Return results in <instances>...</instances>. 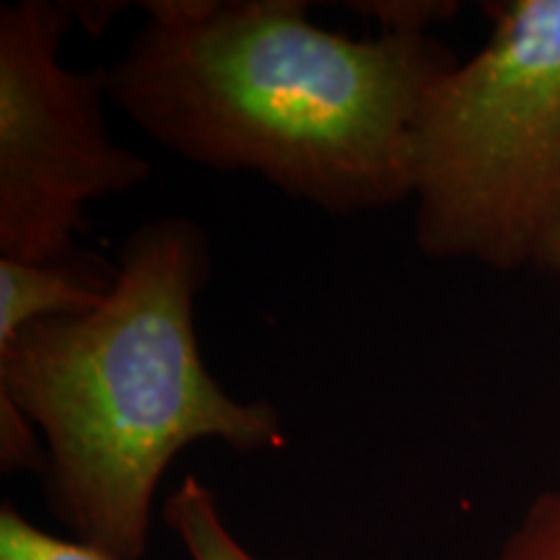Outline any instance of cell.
Here are the masks:
<instances>
[{"mask_svg":"<svg viewBox=\"0 0 560 560\" xmlns=\"http://www.w3.org/2000/svg\"><path fill=\"white\" fill-rule=\"evenodd\" d=\"M107 73L145 138L350 219L410 200L420 109L457 58L423 30L348 37L304 0H151Z\"/></svg>","mask_w":560,"mask_h":560,"instance_id":"6da1fadb","label":"cell"},{"mask_svg":"<svg viewBox=\"0 0 560 560\" xmlns=\"http://www.w3.org/2000/svg\"><path fill=\"white\" fill-rule=\"evenodd\" d=\"M210 240L187 215L138 226L96 310L39 319L0 348V395L45 441V490L75 540L117 560L149 550L153 501L179 452L285 446L270 400H236L202 359L195 304Z\"/></svg>","mask_w":560,"mask_h":560,"instance_id":"7a4b0ae2","label":"cell"},{"mask_svg":"<svg viewBox=\"0 0 560 560\" xmlns=\"http://www.w3.org/2000/svg\"><path fill=\"white\" fill-rule=\"evenodd\" d=\"M486 13L488 39L420 109L412 236L436 262L545 270L560 242V0Z\"/></svg>","mask_w":560,"mask_h":560,"instance_id":"3957f363","label":"cell"},{"mask_svg":"<svg viewBox=\"0 0 560 560\" xmlns=\"http://www.w3.org/2000/svg\"><path fill=\"white\" fill-rule=\"evenodd\" d=\"M79 16L68 0L0 9V257L68 262L91 202L151 179V161L109 136L104 68L60 58Z\"/></svg>","mask_w":560,"mask_h":560,"instance_id":"277c9868","label":"cell"},{"mask_svg":"<svg viewBox=\"0 0 560 560\" xmlns=\"http://www.w3.org/2000/svg\"><path fill=\"white\" fill-rule=\"evenodd\" d=\"M112 276H89L70 262L37 265L0 257V348L39 319L96 310L107 299Z\"/></svg>","mask_w":560,"mask_h":560,"instance_id":"5b68a950","label":"cell"},{"mask_svg":"<svg viewBox=\"0 0 560 560\" xmlns=\"http://www.w3.org/2000/svg\"><path fill=\"white\" fill-rule=\"evenodd\" d=\"M161 520L190 560H257L231 535L213 490L198 475H185L166 495Z\"/></svg>","mask_w":560,"mask_h":560,"instance_id":"8992f818","label":"cell"},{"mask_svg":"<svg viewBox=\"0 0 560 560\" xmlns=\"http://www.w3.org/2000/svg\"><path fill=\"white\" fill-rule=\"evenodd\" d=\"M0 560H117L83 540H62L19 514L16 506L0 509Z\"/></svg>","mask_w":560,"mask_h":560,"instance_id":"52a82bcc","label":"cell"},{"mask_svg":"<svg viewBox=\"0 0 560 560\" xmlns=\"http://www.w3.org/2000/svg\"><path fill=\"white\" fill-rule=\"evenodd\" d=\"M495 560H560V488L545 490L524 509Z\"/></svg>","mask_w":560,"mask_h":560,"instance_id":"ba28073f","label":"cell"},{"mask_svg":"<svg viewBox=\"0 0 560 560\" xmlns=\"http://www.w3.org/2000/svg\"><path fill=\"white\" fill-rule=\"evenodd\" d=\"M45 441L30 418L0 395V465L5 472H45Z\"/></svg>","mask_w":560,"mask_h":560,"instance_id":"9c48e42d","label":"cell"},{"mask_svg":"<svg viewBox=\"0 0 560 560\" xmlns=\"http://www.w3.org/2000/svg\"><path fill=\"white\" fill-rule=\"evenodd\" d=\"M359 13L374 16L382 30H423L433 21L446 19L454 11L452 3H355Z\"/></svg>","mask_w":560,"mask_h":560,"instance_id":"30bf717a","label":"cell"},{"mask_svg":"<svg viewBox=\"0 0 560 560\" xmlns=\"http://www.w3.org/2000/svg\"><path fill=\"white\" fill-rule=\"evenodd\" d=\"M545 272H550L552 278L556 280H560V242H558V247H556V252H552L550 255V260H548V265H545Z\"/></svg>","mask_w":560,"mask_h":560,"instance_id":"8fae6325","label":"cell"}]
</instances>
